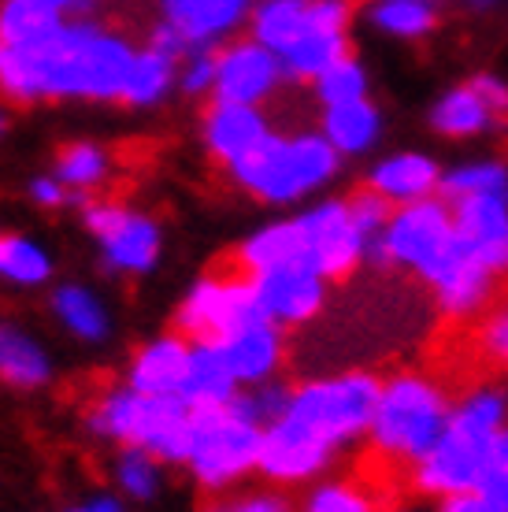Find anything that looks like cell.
I'll return each mask as SVG.
<instances>
[{
	"label": "cell",
	"mask_w": 508,
	"mask_h": 512,
	"mask_svg": "<svg viewBox=\"0 0 508 512\" xmlns=\"http://www.w3.org/2000/svg\"><path fill=\"white\" fill-rule=\"evenodd\" d=\"M134 49L101 26L71 23L38 45H0V93L12 101H119Z\"/></svg>",
	"instance_id": "cell-1"
},
{
	"label": "cell",
	"mask_w": 508,
	"mask_h": 512,
	"mask_svg": "<svg viewBox=\"0 0 508 512\" xmlns=\"http://www.w3.org/2000/svg\"><path fill=\"white\" fill-rule=\"evenodd\" d=\"M505 427H508L505 390L501 386H471L468 394L453 405L449 427L434 442V449L408 472L412 490L434 501L449 498V494H464V490H479L486 464H490L494 438Z\"/></svg>",
	"instance_id": "cell-2"
},
{
	"label": "cell",
	"mask_w": 508,
	"mask_h": 512,
	"mask_svg": "<svg viewBox=\"0 0 508 512\" xmlns=\"http://www.w3.org/2000/svg\"><path fill=\"white\" fill-rule=\"evenodd\" d=\"M453 416V401L442 383L423 372H397L382 383L368 442L371 453L390 468L412 472L434 449Z\"/></svg>",
	"instance_id": "cell-3"
},
{
	"label": "cell",
	"mask_w": 508,
	"mask_h": 512,
	"mask_svg": "<svg viewBox=\"0 0 508 512\" xmlns=\"http://www.w3.org/2000/svg\"><path fill=\"white\" fill-rule=\"evenodd\" d=\"M342 153L323 134H267L230 167L234 182L267 205H293L338 175Z\"/></svg>",
	"instance_id": "cell-4"
},
{
	"label": "cell",
	"mask_w": 508,
	"mask_h": 512,
	"mask_svg": "<svg viewBox=\"0 0 508 512\" xmlns=\"http://www.w3.org/2000/svg\"><path fill=\"white\" fill-rule=\"evenodd\" d=\"M93 431L123 446H141L160 461H190L193 409L182 397L141 394L134 386L108 390L89 412Z\"/></svg>",
	"instance_id": "cell-5"
},
{
	"label": "cell",
	"mask_w": 508,
	"mask_h": 512,
	"mask_svg": "<svg viewBox=\"0 0 508 512\" xmlns=\"http://www.w3.org/2000/svg\"><path fill=\"white\" fill-rule=\"evenodd\" d=\"M382 394V379L371 372H345L331 379H312L297 386L290 397V409L282 412L286 420L305 427L308 435L319 438L334 453L349 442L368 438L375 405Z\"/></svg>",
	"instance_id": "cell-6"
},
{
	"label": "cell",
	"mask_w": 508,
	"mask_h": 512,
	"mask_svg": "<svg viewBox=\"0 0 508 512\" xmlns=\"http://www.w3.org/2000/svg\"><path fill=\"white\" fill-rule=\"evenodd\" d=\"M264 427L238 405V397L219 409H193L190 468L208 490L234 487L242 475L260 472Z\"/></svg>",
	"instance_id": "cell-7"
},
{
	"label": "cell",
	"mask_w": 508,
	"mask_h": 512,
	"mask_svg": "<svg viewBox=\"0 0 508 512\" xmlns=\"http://www.w3.org/2000/svg\"><path fill=\"white\" fill-rule=\"evenodd\" d=\"M457 231H453V208L445 197H427L416 205L394 208L386 231L368 245V264L375 268H405L423 282L442 268V260L453 253Z\"/></svg>",
	"instance_id": "cell-8"
},
{
	"label": "cell",
	"mask_w": 508,
	"mask_h": 512,
	"mask_svg": "<svg viewBox=\"0 0 508 512\" xmlns=\"http://www.w3.org/2000/svg\"><path fill=\"white\" fill-rule=\"evenodd\" d=\"M253 320H264V312L256 305L253 279L245 271L208 275L178 308V331L190 342H223L227 334Z\"/></svg>",
	"instance_id": "cell-9"
},
{
	"label": "cell",
	"mask_w": 508,
	"mask_h": 512,
	"mask_svg": "<svg viewBox=\"0 0 508 512\" xmlns=\"http://www.w3.org/2000/svg\"><path fill=\"white\" fill-rule=\"evenodd\" d=\"M301 223V238H305V264L319 271L323 279H349L364 260H368V238L349 216L345 201H323L312 205Z\"/></svg>",
	"instance_id": "cell-10"
},
{
	"label": "cell",
	"mask_w": 508,
	"mask_h": 512,
	"mask_svg": "<svg viewBox=\"0 0 508 512\" xmlns=\"http://www.w3.org/2000/svg\"><path fill=\"white\" fill-rule=\"evenodd\" d=\"M86 227L104 249V264L112 271L141 275L156 264L160 256V231L149 216H141L127 205L115 201H97L86 205Z\"/></svg>",
	"instance_id": "cell-11"
},
{
	"label": "cell",
	"mask_w": 508,
	"mask_h": 512,
	"mask_svg": "<svg viewBox=\"0 0 508 512\" xmlns=\"http://www.w3.org/2000/svg\"><path fill=\"white\" fill-rule=\"evenodd\" d=\"M497 275L486 268L483 260H475V256L464 249V245H453V253L442 260V268L434 271L427 286H431L434 294V305L442 312L449 323H468V320H479L486 308L494 305V294H497Z\"/></svg>",
	"instance_id": "cell-12"
},
{
	"label": "cell",
	"mask_w": 508,
	"mask_h": 512,
	"mask_svg": "<svg viewBox=\"0 0 508 512\" xmlns=\"http://www.w3.org/2000/svg\"><path fill=\"white\" fill-rule=\"evenodd\" d=\"M282 78H286L282 60L267 45H260L256 38L230 41L216 56V90H212V97L260 108L271 93L279 90Z\"/></svg>",
	"instance_id": "cell-13"
},
{
	"label": "cell",
	"mask_w": 508,
	"mask_h": 512,
	"mask_svg": "<svg viewBox=\"0 0 508 512\" xmlns=\"http://www.w3.org/2000/svg\"><path fill=\"white\" fill-rule=\"evenodd\" d=\"M457 242L483 260L497 279H508V193H479L449 201Z\"/></svg>",
	"instance_id": "cell-14"
},
{
	"label": "cell",
	"mask_w": 508,
	"mask_h": 512,
	"mask_svg": "<svg viewBox=\"0 0 508 512\" xmlns=\"http://www.w3.org/2000/svg\"><path fill=\"white\" fill-rule=\"evenodd\" d=\"M253 294L264 320L297 327L319 316V308L327 301V279L308 264H286V268L253 275Z\"/></svg>",
	"instance_id": "cell-15"
},
{
	"label": "cell",
	"mask_w": 508,
	"mask_h": 512,
	"mask_svg": "<svg viewBox=\"0 0 508 512\" xmlns=\"http://www.w3.org/2000/svg\"><path fill=\"white\" fill-rule=\"evenodd\" d=\"M334 461V449L323 446L319 438H312L305 427H297L293 420L279 416V420L264 427V449H260V472L271 483L293 487V483H308L316 475L327 472V464Z\"/></svg>",
	"instance_id": "cell-16"
},
{
	"label": "cell",
	"mask_w": 508,
	"mask_h": 512,
	"mask_svg": "<svg viewBox=\"0 0 508 512\" xmlns=\"http://www.w3.org/2000/svg\"><path fill=\"white\" fill-rule=\"evenodd\" d=\"M267 134H271V123H267V116L256 108V104L212 101L208 116H204V141H208V153L227 167L245 160Z\"/></svg>",
	"instance_id": "cell-17"
},
{
	"label": "cell",
	"mask_w": 508,
	"mask_h": 512,
	"mask_svg": "<svg viewBox=\"0 0 508 512\" xmlns=\"http://www.w3.org/2000/svg\"><path fill=\"white\" fill-rule=\"evenodd\" d=\"M442 175L445 171L427 153H394L371 167L364 186L375 190L382 201H390L394 208H405L416 205V201H427V197H438Z\"/></svg>",
	"instance_id": "cell-18"
},
{
	"label": "cell",
	"mask_w": 508,
	"mask_h": 512,
	"mask_svg": "<svg viewBox=\"0 0 508 512\" xmlns=\"http://www.w3.org/2000/svg\"><path fill=\"white\" fill-rule=\"evenodd\" d=\"M223 357H227L230 372L238 375V383L242 386H260V383H271L275 372H279L282 364V327L271 320H253L238 327L234 334H227L223 342Z\"/></svg>",
	"instance_id": "cell-19"
},
{
	"label": "cell",
	"mask_w": 508,
	"mask_h": 512,
	"mask_svg": "<svg viewBox=\"0 0 508 512\" xmlns=\"http://www.w3.org/2000/svg\"><path fill=\"white\" fill-rule=\"evenodd\" d=\"M253 0H164V23L175 26L190 49L227 38L249 15Z\"/></svg>",
	"instance_id": "cell-20"
},
{
	"label": "cell",
	"mask_w": 508,
	"mask_h": 512,
	"mask_svg": "<svg viewBox=\"0 0 508 512\" xmlns=\"http://www.w3.org/2000/svg\"><path fill=\"white\" fill-rule=\"evenodd\" d=\"M190 353H193V342L186 338V334L156 338V342H149V346L134 357L127 386H134V390H141V394L178 397L182 394V383H186Z\"/></svg>",
	"instance_id": "cell-21"
},
{
	"label": "cell",
	"mask_w": 508,
	"mask_h": 512,
	"mask_svg": "<svg viewBox=\"0 0 508 512\" xmlns=\"http://www.w3.org/2000/svg\"><path fill=\"white\" fill-rule=\"evenodd\" d=\"M238 375L230 372L227 357L219 342H193L190 368H186V383H182V401L190 409H219L238 397Z\"/></svg>",
	"instance_id": "cell-22"
},
{
	"label": "cell",
	"mask_w": 508,
	"mask_h": 512,
	"mask_svg": "<svg viewBox=\"0 0 508 512\" xmlns=\"http://www.w3.org/2000/svg\"><path fill=\"white\" fill-rule=\"evenodd\" d=\"M497 123H501V116L483 101V93L475 90L471 82L445 90L431 104V130L442 134V138H453V141L479 138L486 130H494Z\"/></svg>",
	"instance_id": "cell-23"
},
{
	"label": "cell",
	"mask_w": 508,
	"mask_h": 512,
	"mask_svg": "<svg viewBox=\"0 0 508 512\" xmlns=\"http://www.w3.org/2000/svg\"><path fill=\"white\" fill-rule=\"evenodd\" d=\"M286 264H305V238H301L297 219L267 223L238 249V271H245L249 279L264 275V271L286 268Z\"/></svg>",
	"instance_id": "cell-24"
},
{
	"label": "cell",
	"mask_w": 508,
	"mask_h": 512,
	"mask_svg": "<svg viewBox=\"0 0 508 512\" xmlns=\"http://www.w3.org/2000/svg\"><path fill=\"white\" fill-rule=\"evenodd\" d=\"M319 134L331 141L342 156H360L375 149V141L382 134V112L364 97V101L334 104L323 108L319 116Z\"/></svg>",
	"instance_id": "cell-25"
},
{
	"label": "cell",
	"mask_w": 508,
	"mask_h": 512,
	"mask_svg": "<svg viewBox=\"0 0 508 512\" xmlns=\"http://www.w3.org/2000/svg\"><path fill=\"white\" fill-rule=\"evenodd\" d=\"M308 26H312V0H260L249 15L253 38L267 45L279 60L305 38Z\"/></svg>",
	"instance_id": "cell-26"
},
{
	"label": "cell",
	"mask_w": 508,
	"mask_h": 512,
	"mask_svg": "<svg viewBox=\"0 0 508 512\" xmlns=\"http://www.w3.org/2000/svg\"><path fill=\"white\" fill-rule=\"evenodd\" d=\"M342 56H349V30H327V26L312 23L305 38L282 56V71L297 82H316Z\"/></svg>",
	"instance_id": "cell-27"
},
{
	"label": "cell",
	"mask_w": 508,
	"mask_h": 512,
	"mask_svg": "<svg viewBox=\"0 0 508 512\" xmlns=\"http://www.w3.org/2000/svg\"><path fill=\"white\" fill-rule=\"evenodd\" d=\"M0 379L12 386H41L49 379V357L45 349L12 323H0Z\"/></svg>",
	"instance_id": "cell-28"
},
{
	"label": "cell",
	"mask_w": 508,
	"mask_h": 512,
	"mask_svg": "<svg viewBox=\"0 0 508 512\" xmlns=\"http://www.w3.org/2000/svg\"><path fill=\"white\" fill-rule=\"evenodd\" d=\"M64 26L60 12L38 0H4L0 4V45H38Z\"/></svg>",
	"instance_id": "cell-29"
},
{
	"label": "cell",
	"mask_w": 508,
	"mask_h": 512,
	"mask_svg": "<svg viewBox=\"0 0 508 512\" xmlns=\"http://www.w3.org/2000/svg\"><path fill=\"white\" fill-rule=\"evenodd\" d=\"M175 64L167 52L160 49H141L134 52V64H130V75H127V86H123V97L119 101L127 104H156L160 97L167 93L171 86V78H175Z\"/></svg>",
	"instance_id": "cell-30"
},
{
	"label": "cell",
	"mask_w": 508,
	"mask_h": 512,
	"mask_svg": "<svg viewBox=\"0 0 508 512\" xmlns=\"http://www.w3.org/2000/svg\"><path fill=\"white\" fill-rule=\"evenodd\" d=\"M52 308L67 331L86 338V342H97L108 334V312H104L101 297L89 294L86 286H60L52 297Z\"/></svg>",
	"instance_id": "cell-31"
},
{
	"label": "cell",
	"mask_w": 508,
	"mask_h": 512,
	"mask_svg": "<svg viewBox=\"0 0 508 512\" xmlns=\"http://www.w3.org/2000/svg\"><path fill=\"white\" fill-rule=\"evenodd\" d=\"M371 23L394 38L420 41L438 26V12L431 0H382L371 8Z\"/></svg>",
	"instance_id": "cell-32"
},
{
	"label": "cell",
	"mask_w": 508,
	"mask_h": 512,
	"mask_svg": "<svg viewBox=\"0 0 508 512\" xmlns=\"http://www.w3.org/2000/svg\"><path fill=\"white\" fill-rule=\"evenodd\" d=\"M108 167H112V156L104 153L101 145H89V141H78V145H67L60 160H56V179L64 182L71 193H93L108 179Z\"/></svg>",
	"instance_id": "cell-33"
},
{
	"label": "cell",
	"mask_w": 508,
	"mask_h": 512,
	"mask_svg": "<svg viewBox=\"0 0 508 512\" xmlns=\"http://www.w3.org/2000/svg\"><path fill=\"white\" fill-rule=\"evenodd\" d=\"M49 253L38 242H30L23 234L0 238V279L15 282V286H41L49 279Z\"/></svg>",
	"instance_id": "cell-34"
},
{
	"label": "cell",
	"mask_w": 508,
	"mask_h": 512,
	"mask_svg": "<svg viewBox=\"0 0 508 512\" xmlns=\"http://www.w3.org/2000/svg\"><path fill=\"white\" fill-rule=\"evenodd\" d=\"M479 193H508V164L501 160H479V164H460L442 175L438 197L460 201V197H479Z\"/></svg>",
	"instance_id": "cell-35"
},
{
	"label": "cell",
	"mask_w": 508,
	"mask_h": 512,
	"mask_svg": "<svg viewBox=\"0 0 508 512\" xmlns=\"http://www.w3.org/2000/svg\"><path fill=\"white\" fill-rule=\"evenodd\" d=\"M312 90H316L323 108L364 101V97H368V71H364V64L349 52V56H342L338 64H331L316 82H312Z\"/></svg>",
	"instance_id": "cell-36"
},
{
	"label": "cell",
	"mask_w": 508,
	"mask_h": 512,
	"mask_svg": "<svg viewBox=\"0 0 508 512\" xmlns=\"http://www.w3.org/2000/svg\"><path fill=\"white\" fill-rule=\"evenodd\" d=\"M301 512H379V501L371 498V490L360 487V483L331 479V483H319L308 494Z\"/></svg>",
	"instance_id": "cell-37"
},
{
	"label": "cell",
	"mask_w": 508,
	"mask_h": 512,
	"mask_svg": "<svg viewBox=\"0 0 508 512\" xmlns=\"http://www.w3.org/2000/svg\"><path fill=\"white\" fill-rule=\"evenodd\" d=\"M119 483L130 498H153L160 487V457L141 446H127L119 457Z\"/></svg>",
	"instance_id": "cell-38"
},
{
	"label": "cell",
	"mask_w": 508,
	"mask_h": 512,
	"mask_svg": "<svg viewBox=\"0 0 508 512\" xmlns=\"http://www.w3.org/2000/svg\"><path fill=\"white\" fill-rule=\"evenodd\" d=\"M475 346L486 360H497V364H508V297L494 301L479 316V327H475Z\"/></svg>",
	"instance_id": "cell-39"
},
{
	"label": "cell",
	"mask_w": 508,
	"mask_h": 512,
	"mask_svg": "<svg viewBox=\"0 0 508 512\" xmlns=\"http://www.w3.org/2000/svg\"><path fill=\"white\" fill-rule=\"evenodd\" d=\"M345 205H349V216H353V223L360 227V234L368 238V245L386 231V223L394 216V205L382 201L379 193L368 190V186H360L353 197H345Z\"/></svg>",
	"instance_id": "cell-40"
},
{
	"label": "cell",
	"mask_w": 508,
	"mask_h": 512,
	"mask_svg": "<svg viewBox=\"0 0 508 512\" xmlns=\"http://www.w3.org/2000/svg\"><path fill=\"white\" fill-rule=\"evenodd\" d=\"M290 397H293L290 386H282V383H275V379H271V383L253 386V394H238V405H242V409L249 412L260 427H271L282 412L290 409Z\"/></svg>",
	"instance_id": "cell-41"
},
{
	"label": "cell",
	"mask_w": 508,
	"mask_h": 512,
	"mask_svg": "<svg viewBox=\"0 0 508 512\" xmlns=\"http://www.w3.org/2000/svg\"><path fill=\"white\" fill-rule=\"evenodd\" d=\"M204 512H293V505L279 490H242V494H223L208 501Z\"/></svg>",
	"instance_id": "cell-42"
},
{
	"label": "cell",
	"mask_w": 508,
	"mask_h": 512,
	"mask_svg": "<svg viewBox=\"0 0 508 512\" xmlns=\"http://www.w3.org/2000/svg\"><path fill=\"white\" fill-rule=\"evenodd\" d=\"M486 498H494L501 509H508V427L494 438V449H490V464H486V475L479 483Z\"/></svg>",
	"instance_id": "cell-43"
},
{
	"label": "cell",
	"mask_w": 508,
	"mask_h": 512,
	"mask_svg": "<svg viewBox=\"0 0 508 512\" xmlns=\"http://www.w3.org/2000/svg\"><path fill=\"white\" fill-rule=\"evenodd\" d=\"M216 56H219V49H212V45L193 49L190 56H186V67H182V90L186 93L216 90Z\"/></svg>",
	"instance_id": "cell-44"
},
{
	"label": "cell",
	"mask_w": 508,
	"mask_h": 512,
	"mask_svg": "<svg viewBox=\"0 0 508 512\" xmlns=\"http://www.w3.org/2000/svg\"><path fill=\"white\" fill-rule=\"evenodd\" d=\"M434 512H505L494 498H486L483 490H464V494H449L438 501Z\"/></svg>",
	"instance_id": "cell-45"
},
{
	"label": "cell",
	"mask_w": 508,
	"mask_h": 512,
	"mask_svg": "<svg viewBox=\"0 0 508 512\" xmlns=\"http://www.w3.org/2000/svg\"><path fill=\"white\" fill-rule=\"evenodd\" d=\"M468 82L483 93V101L494 108L497 116H501V119L508 116V82H505V78H497V75H490V71H483V75L468 78Z\"/></svg>",
	"instance_id": "cell-46"
},
{
	"label": "cell",
	"mask_w": 508,
	"mask_h": 512,
	"mask_svg": "<svg viewBox=\"0 0 508 512\" xmlns=\"http://www.w3.org/2000/svg\"><path fill=\"white\" fill-rule=\"evenodd\" d=\"M30 193H34V201H38V205H45V208H60L67 197H71V190H67L60 179H38Z\"/></svg>",
	"instance_id": "cell-47"
},
{
	"label": "cell",
	"mask_w": 508,
	"mask_h": 512,
	"mask_svg": "<svg viewBox=\"0 0 508 512\" xmlns=\"http://www.w3.org/2000/svg\"><path fill=\"white\" fill-rule=\"evenodd\" d=\"M38 4H45V8H52V12H60V15H64L67 8H78L82 0H38Z\"/></svg>",
	"instance_id": "cell-48"
},
{
	"label": "cell",
	"mask_w": 508,
	"mask_h": 512,
	"mask_svg": "<svg viewBox=\"0 0 508 512\" xmlns=\"http://www.w3.org/2000/svg\"><path fill=\"white\" fill-rule=\"evenodd\" d=\"M93 512H119V505L112 498H97L93 501Z\"/></svg>",
	"instance_id": "cell-49"
},
{
	"label": "cell",
	"mask_w": 508,
	"mask_h": 512,
	"mask_svg": "<svg viewBox=\"0 0 508 512\" xmlns=\"http://www.w3.org/2000/svg\"><path fill=\"white\" fill-rule=\"evenodd\" d=\"M386 512H427V509H416V505H401V509H386Z\"/></svg>",
	"instance_id": "cell-50"
},
{
	"label": "cell",
	"mask_w": 508,
	"mask_h": 512,
	"mask_svg": "<svg viewBox=\"0 0 508 512\" xmlns=\"http://www.w3.org/2000/svg\"><path fill=\"white\" fill-rule=\"evenodd\" d=\"M71 512H93V505H86V509H71Z\"/></svg>",
	"instance_id": "cell-51"
},
{
	"label": "cell",
	"mask_w": 508,
	"mask_h": 512,
	"mask_svg": "<svg viewBox=\"0 0 508 512\" xmlns=\"http://www.w3.org/2000/svg\"><path fill=\"white\" fill-rule=\"evenodd\" d=\"M0 130H4V116H0Z\"/></svg>",
	"instance_id": "cell-52"
}]
</instances>
